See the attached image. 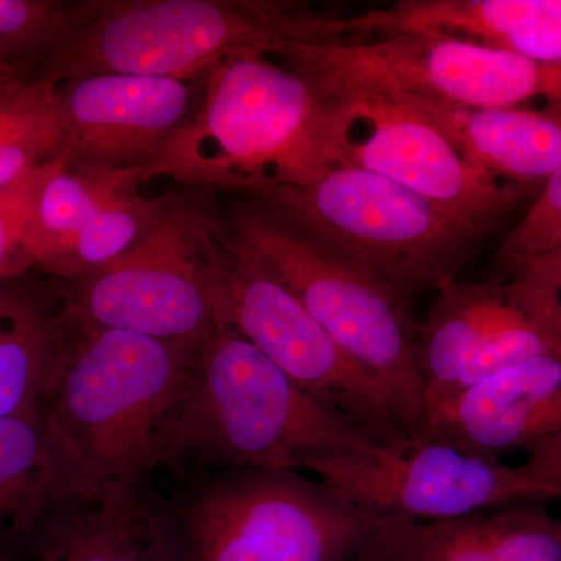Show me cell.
Here are the masks:
<instances>
[{
    "mask_svg": "<svg viewBox=\"0 0 561 561\" xmlns=\"http://www.w3.org/2000/svg\"><path fill=\"white\" fill-rule=\"evenodd\" d=\"M382 443L319 400L231 328L206 339L162 438L161 467L183 479L241 468L305 472Z\"/></svg>",
    "mask_w": 561,
    "mask_h": 561,
    "instance_id": "6da1fadb",
    "label": "cell"
},
{
    "mask_svg": "<svg viewBox=\"0 0 561 561\" xmlns=\"http://www.w3.org/2000/svg\"><path fill=\"white\" fill-rule=\"evenodd\" d=\"M202 345L69 319L39 415L80 496L149 489L165 424Z\"/></svg>",
    "mask_w": 561,
    "mask_h": 561,
    "instance_id": "7a4b0ae2",
    "label": "cell"
},
{
    "mask_svg": "<svg viewBox=\"0 0 561 561\" xmlns=\"http://www.w3.org/2000/svg\"><path fill=\"white\" fill-rule=\"evenodd\" d=\"M343 130L337 103L311 73L251 51L203 80L202 102L151 165L150 179L253 197L339 164Z\"/></svg>",
    "mask_w": 561,
    "mask_h": 561,
    "instance_id": "3957f363",
    "label": "cell"
},
{
    "mask_svg": "<svg viewBox=\"0 0 561 561\" xmlns=\"http://www.w3.org/2000/svg\"><path fill=\"white\" fill-rule=\"evenodd\" d=\"M350 18L289 0H92L73 3L68 31L38 76L61 83L95 73L203 81L242 54L354 39Z\"/></svg>",
    "mask_w": 561,
    "mask_h": 561,
    "instance_id": "277c9868",
    "label": "cell"
},
{
    "mask_svg": "<svg viewBox=\"0 0 561 561\" xmlns=\"http://www.w3.org/2000/svg\"><path fill=\"white\" fill-rule=\"evenodd\" d=\"M161 561H357L378 519L316 476L241 468L153 500Z\"/></svg>",
    "mask_w": 561,
    "mask_h": 561,
    "instance_id": "5b68a950",
    "label": "cell"
},
{
    "mask_svg": "<svg viewBox=\"0 0 561 561\" xmlns=\"http://www.w3.org/2000/svg\"><path fill=\"white\" fill-rule=\"evenodd\" d=\"M253 198L405 301L457 279L482 236L408 187L342 162Z\"/></svg>",
    "mask_w": 561,
    "mask_h": 561,
    "instance_id": "8992f818",
    "label": "cell"
},
{
    "mask_svg": "<svg viewBox=\"0 0 561 561\" xmlns=\"http://www.w3.org/2000/svg\"><path fill=\"white\" fill-rule=\"evenodd\" d=\"M227 234L387 391L412 443L420 442L424 386L408 301L261 203L239 210Z\"/></svg>",
    "mask_w": 561,
    "mask_h": 561,
    "instance_id": "52a82bcc",
    "label": "cell"
},
{
    "mask_svg": "<svg viewBox=\"0 0 561 561\" xmlns=\"http://www.w3.org/2000/svg\"><path fill=\"white\" fill-rule=\"evenodd\" d=\"M219 230L198 206L169 198L130 250L73 279L66 301L81 327L202 345L217 320Z\"/></svg>",
    "mask_w": 561,
    "mask_h": 561,
    "instance_id": "ba28073f",
    "label": "cell"
},
{
    "mask_svg": "<svg viewBox=\"0 0 561 561\" xmlns=\"http://www.w3.org/2000/svg\"><path fill=\"white\" fill-rule=\"evenodd\" d=\"M284 58L319 76L360 81L465 108L561 113V65L541 62L449 33H394L371 39L291 44Z\"/></svg>",
    "mask_w": 561,
    "mask_h": 561,
    "instance_id": "9c48e42d",
    "label": "cell"
},
{
    "mask_svg": "<svg viewBox=\"0 0 561 561\" xmlns=\"http://www.w3.org/2000/svg\"><path fill=\"white\" fill-rule=\"evenodd\" d=\"M217 319L256 346L301 389L389 448L412 443L387 391L337 345L287 287L219 230Z\"/></svg>",
    "mask_w": 561,
    "mask_h": 561,
    "instance_id": "30bf717a",
    "label": "cell"
},
{
    "mask_svg": "<svg viewBox=\"0 0 561 561\" xmlns=\"http://www.w3.org/2000/svg\"><path fill=\"white\" fill-rule=\"evenodd\" d=\"M504 287L454 279L435 291L416 328L427 405L519 362L561 346V280L548 257Z\"/></svg>",
    "mask_w": 561,
    "mask_h": 561,
    "instance_id": "8fae6325",
    "label": "cell"
},
{
    "mask_svg": "<svg viewBox=\"0 0 561 561\" xmlns=\"http://www.w3.org/2000/svg\"><path fill=\"white\" fill-rule=\"evenodd\" d=\"M308 73L341 110L342 164L386 176L482 234L527 197L535 198L474 168L432 122L389 92Z\"/></svg>",
    "mask_w": 561,
    "mask_h": 561,
    "instance_id": "7c38bea8",
    "label": "cell"
},
{
    "mask_svg": "<svg viewBox=\"0 0 561 561\" xmlns=\"http://www.w3.org/2000/svg\"><path fill=\"white\" fill-rule=\"evenodd\" d=\"M62 151L70 168H151L194 114L191 81L95 73L58 83Z\"/></svg>",
    "mask_w": 561,
    "mask_h": 561,
    "instance_id": "4fadbf2b",
    "label": "cell"
},
{
    "mask_svg": "<svg viewBox=\"0 0 561 561\" xmlns=\"http://www.w3.org/2000/svg\"><path fill=\"white\" fill-rule=\"evenodd\" d=\"M561 415V346L427 405L421 440L497 457L542 437Z\"/></svg>",
    "mask_w": 561,
    "mask_h": 561,
    "instance_id": "5bb4252c",
    "label": "cell"
},
{
    "mask_svg": "<svg viewBox=\"0 0 561 561\" xmlns=\"http://www.w3.org/2000/svg\"><path fill=\"white\" fill-rule=\"evenodd\" d=\"M379 90L400 99L432 122L474 168L523 187L535 197L560 165L561 113L535 108H465L386 88Z\"/></svg>",
    "mask_w": 561,
    "mask_h": 561,
    "instance_id": "9a60e30c",
    "label": "cell"
},
{
    "mask_svg": "<svg viewBox=\"0 0 561 561\" xmlns=\"http://www.w3.org/2000/svg\"><path fill=\"white\" fill-rule=\"evenodd\" d=\"M357 561H561V534L497 508L442 522L378 516Z\"/></svg>",
    "mask_w": 561,
    "mask_h": 561,
    "instance_id": "2e32d148",
    "label": "cell"
},
{
    "mask_svg": "<svg viewBox=\"0 0 561 561\" xmlns=\"http://www.w3.org/2000/svg\"><path fill=\"white\" fill-rule=\"evenodd\" d=\"M364 21L371 36L443 32L561 65V0H404Z\"/></svg>",
    "mask_w": 561,
    "mask_h": 561,
    "instance_id": "e0dca14e",
    "label": "cell"
},
{
    "mask_svg": "<svg viewBox=\"0 0 561 561\" xmlns=\"http://www.w3.org/2000/svg\"><path fill=\"white\" fill-rule=\"evenodd\" d=\"M79 496L41 415L0 419V553L24 557L46 524Z\"/></svg>",
    "mask_w": 561,
    "mask_h": 561,
    "instance_id": "ac0fdd59",
    "label": "cell"
},
{
    "mask_svg": "<svg viewBox=\"0 0 561 561\" xmlns=\"http://www.w3.org/2000/svg\"><path fill=\"white\" fill-rule=\"evenodd\" d=\"M149 489L73 497L46 524L27 561H161Z\"/></svg>",
    "mask_w": 561,
    "mask_h": 561,
    "instance_id": "d6986e66",
    "label": "cell"
},
{
    "mask_svg": "<svg viewBox=\"0 0 561 561\" xmlns=\"http://www.w3.org/2000/svg\"><path fill=\"white\" fill-rule=\"evenodd\" d=\"M68 331L65 308L49 313L22 291L0 289V419L39 415Z\"/></svg>",
    "mask_w": 561,
    "mask_h": 561,
    "instance_id": "ffe728a7",
    "label": "cell"
},
{
    "mask_svg": "<svg viewBox=\"0 0 561 561\" xmlns=\"http://www.w3.org/2000/svg\"><path fill=\"white\" fill-rule=\"evenodd\" d=\"M124 171L70 168L62 160L51 162L33 203L25 239L32 265L66 278L77 242L98 217Z\"/></svg>",
    "mask_w": 561,
    "mask_h": 561,
    "instance_id": "44dd1931",
    "label": "cell"
},
{
    "mask_svg": "<svg viewBox=\"0 0 561 561\" xmlns=\"http://www.w3.org/2000/svg\"><path fill=\"white\" fill-rule=\"evenodd\" d=\"M58 83L16 76L0 84V186L46 162L60 160Z\"/></svg>",
    "mask_w": 561,
    "mask_h": 561,
    "instance_id": "7402d4cb",
    "label": "cell"
},
{
    "mask_svg": "<svg viewBox=\"0 0 561 561\" xmlns=\"http://www.w3.org/2000/svg\"><path fill=\"white\" fill-rule=\"evenodd\" d=\"M73 3L54 0H0V61L22 70L43 61L68 31Z\"/></svg>",
    "mask_w": 561,
    "mask_h": 561,
    "instance_id": "603a6c76",
    "label": "cell"
},
{
    "mask_svg": "<svg viewBox=\"0 0 561 561\" xmlns=\"http://www.w3.org/2000/svg\"><path fill=\"white\" fill-rule=\"evenodd\" d=\"M561 250V162L542 184L523 219L502 242L500 261L512 268H522L542 256Z\"/></svg>",
    "mask_w": 561,
    "mask_h": 561,
    "instance_id": "cb8c5ba5",
    "label": "cell"
},
{
    "mask_svg": "<svg viewBox=\"0 0 561 561\" xmlns=\"http://www.w3.org/2000/svg\"><path fill=\"white\" fill-rule=\"evenodd\" d=\"M54 161L0 186V283L32 267L25 251L33 203Z\"/></svg>",
    "mask_w": 561,
    "mask_h": 561,
    "instance_id": "d4e9b609",
    "label": "cell"
},
{
    "mask_svg": "<svg viewBox=\"0 0 561 561\" xmlns=\"http://www.w3.org/2000/svg\"><path fill=\"white\" fill-rule=\"evenodd\" d=\"M21 69L13 68V66L0 61V84H2L3 81L13 79V77L21 76Z\"/></svg>",
    "mask_w": 561,
    "mask_h": 561,
    "instance_id": "484cf974",
    "label": "cell"
},
{
    "mask_svg": "<svg viewBox=\"0 0 561 561\" xmlns=\"http://www.w3.org/2000/svg\"><path fill=\"white\" fill-rule=\"evenodd\" d=\"M553 264H556L557 271L560 273L561 278V250L556 251V253H551Z\"/></svg>",
    "mask_w": 561,
    "mask_h": 561,
    "instance_id": "4316f807",
    "label": "cell"
},
{
    "mask_svg": "<svg viewBox=\"0 0 561 561\" xmlns=\"http://www.w3.org/2000/svg\"><path fill=\"white\" fill-rule=\"evenodd\" d=\"M0 561H27L22 557L9 556V553H0Z\"/></svg>",
    "mask_w": 561,
    "mask_h": 561,
    "instance_id": "83f0119b",
    "label": "cell"
}]
</instances>
